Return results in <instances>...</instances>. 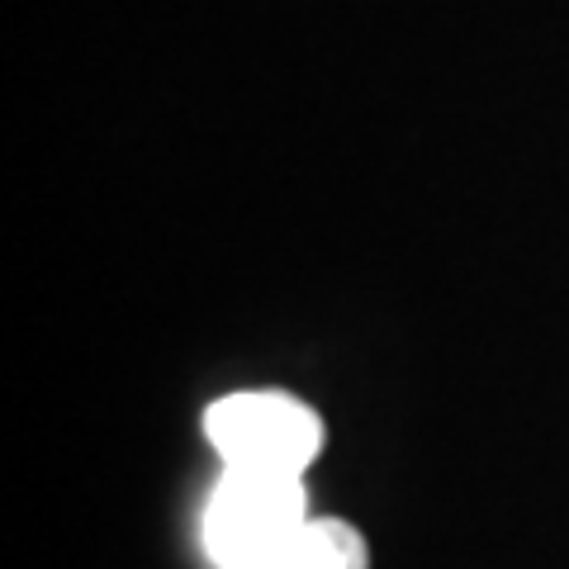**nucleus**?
Instances as JSON below:
<instances>
[{
	"instance_id": "f257e3e1",
	"label": "nucleus",
	"mask_w": 569,
	"mask_h": 569,
	"mask_svg": "<svg viewBox=\"0 0 569 569\" xmlns=\"http://www.w3.org/2000/svg\"><path fill=\"white\" fill-rule=\"evenodd\" d=\"M313 518L305 475L223 466L200 522L204 556L213 569H276Z\"/></svg>"
},
{
	"instance_id": "f03ea898",
	"label": "nucleus",
	"mask_w": 569,
	"mask_h": 569,
	"mask_svg": "<svg viewBox=\"0 0 569 569\" xmlns=\"http://www.w3.org/2000/svg\"><path fill=\"white\" fill-rule=\"evenodd\" d=\"M204 437L223 466L309 475L328 447L323 413L290 389H238L204 408Z\"/></svg>"
},
{
	"instance_id": "7ed1b4c3",
	"label": "nucleus",
	"mask_w": 569,
	"mask_h": 569,
	"mask_svg": "<svg viewBox=\"0 0 569 569\" xmlns=\"http://www.w3.org/2000/svg\"><path fill=\"white\" fill-rule=\"evenodd\" d=\"M276 569H370V541L342 518H313Z\"/></svg>"
}]
</instances>
